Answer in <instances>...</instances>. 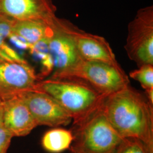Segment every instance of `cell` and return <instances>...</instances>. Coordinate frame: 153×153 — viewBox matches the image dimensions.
<instances>
[{
	"label": "cell",
	"mask_w": 153,
	"mask_h": 153,
	"mask_svg": "<svg viewBox=\"0 0 153 153\" xmlns=\"http://www.w3.org/2000/svg\"><path fill=\"white\" fill-rule=\"evenodd\" d=\"M102 107L121 137L138 139L153 152V105L145 93L129 85L106 96Z\"/></svg>",
	"instance_id": "obj_1"
},
{
	"label": "cell",
	"mask_w": 153,
	"mask_h": 153,
	"mask_svg": "<svg viewBox=\"0 0 153 153\" xmlns=\"http://www.w3.org/2000/svg\"><path fill=\"white\" fill-rule=\"evenodd\" d=\"M35 90L48 94L71 115L73 123L85 118L103 102L106 96L88 83L73 78L40 80Z\"/></svg>",
	"instance_id": "obj_2"
},
{
	"label": "cell",
	"mask_w": 153,
	"mask_h": 153,
	"mask_svg": "<svg viewBox=\"0 0 153 153\" xmlns=\"http://www.w3.org/2000/svg\"><path fill=\"white\" fill-rule=\"evenodd\" d=\"M70 130L73 153H116L124 140L109 123L102 104L83 119L73 123Z\"/></svg>",
	"instance_id": "obj_3"
},
{
	"label": "cell",
	"mask_w": 153,
	"mask_h": 153,
	"mask_svg": "<svg viewBox=\"0 0 153 153\" xmlns=\"http://www.w3.org/2000/svg\"><path fill=\"white\" fill-rule=\"evenodd\" d=\"M51 34L47 42L55 71L52 78H68L83 59L76 42L78 28L69 21L56 16L51 23Z\"/></svg>",
	"instance_id": "obj_4"
},
{
	"label": "cell",
	"mask_w": 153,
	"mask_h": 153,
	"mask_svg": "<svg viewBox=\"0 0 153 153\" xmlns=\"http://www.w3.org/2000/svg\"><path fill=\"white\" fill-rule=\"evenodd\" d=\"M124 48L138 68L153 65V6L139 9L129 23Z\"/></svg>",
	"instance_id": "obj_5"
},
{
	"label": "cell",
	"mask_w": 153,
	"mask_h": 153,
	"mask_svg": "<svg viewBox=\"0 0 153 153\" xmlns=\"http://www.w3.org/2000/svg\"><path fill=\"white\" fill-rule=\"evenodd\" d=\"M68 78L82 80L108 95L128 86L130 81L120 65L97 61H82Z\"/></svg>",
	"instance_id": "obj_6"
},
{
	"label": "cell",
	"mask_w": 153,
	"mask_h": 153,
	"mask_svg": "<svg viewBox=\"0 0 153 153\" xmlns=\"http://www.w3.org/2000/svg\"><path fill=\"white\" fill-rule=\"evenodd\" d=\"M40 81L35 70L22 58L12 59L0 55V100L35 90Z\"/></svg>",
	"instance_id": "obj_7"
},
{
	"label": "cell",
	"mask_w": 153,
	"mask_h": 153,
	"mask_svg": "<svg viewBox=\"0 0 153 153\" xmlns=\"http://www.w3.org/2000/svg\"><path fill=\"white\" fill-rule=\"evenodd\" d=\"M26 105L37 126L57 127L72 121L69 115L55 99L39 90H31L17 95Z\"/></svg>",
	"instance_id": "obj_8"
},
{
	"label": "cell",
	"mask_w": 153,
	"mask_h": 153,
	"mask_svg": "<svg viewBox=\"0 0 153 153\" xmlns=\"http://www.w3.org/2000/svg\"><path fill=\"white\" fill-rule=\"evenodd\" d=\"M1 13L19 20L38 19L48 23L56 16L53 0H0Z\"/></svg>",
	"instance_id": "obj_9"
},
{
	"label": "cell",
	"mask_w": 153,
	"mask_h": 153,
	"mask_svg": "<svg viewBox=\"0 0 153 153\" xmlns=\"http://www.w3.org/2000/svg\"><path fill=\"white\" fill-rule=\"evenodd\" d=\"M2 102V126L13 137L26 136L38 126L27 107L18 97Z\"/></svg>",
	"instance_id": "obj_10"
},
{
	"label": "cell",
	"mask_w": 153,
	"mask_h": 153,
	"mask_svg": "<svg viewBox=\"0 0 153 153\" xmlns=\"http://www.w3.org/2000/svg\"><path fill=\"white\" fill-rule=\"evenodd\" d=\"M51 23L38 19L15 20L9 38L16 39L32 52L36 48L47 45L52 31Z\"/></svg>",
	"instance_id": "obj_11"
},
{
	"label": "cell",
	"mask_w": 153,
	"mask_h": 153,
	"mask_svg": "<svg viewBox=\"0 0 153 153\" xmlns=\"http://www.w3.org/2000/svg\"><path fill=\"white\" fill-rule=\"evenodd\" d=\"M76 42L79 53L84 60L120 65L109 43L103 37L86 33L79 28L76 33Z\"/></svg>",
	"instance_id": "obj_12"
},
{
	"label": "cell",
	"mask_w": 153,
	"mask_h": 153,
	"mask_svg": "<svg viewBox=\"0 0 153 153\" xmlns=\"http://www.w3.org/2000/svg\"><path fill=\"white\" fill-rule=\"evenodd\" d=\"M71 130L57 128L47 131L42 139L44 150L51 153H59L69 149L73 141Z\"/></svg>",
	"instance_id": "obj_13"
},
{
	"label": "cell",
	"mask_w": 153,
	"mask_h": 153,
	"mask_svg": "<svg viewBox=\"0 0 153 153\" xmlns=\"http://www.w3.org/2000/svg\"><path fill=\"white\" fill-rule=\"evenodd\" d=\"M129 76L139 82L146 90L153 88V65H144L129 73Z\"/></svg>",
	"instance_id": "obj_14"
},
{
	"label": "cell",
	"mask_w": 153,
	"mask_h": 153,
	"mask_svg": "<svg viewBox=\"0 0 153 153\" xmlns=\"http://www.w3.org/2000/svg\"><path fill=\"white\" fill-rule=\"evenodd\" d=\"M116 153H153V152L141 140L126 138Z\"/></svg>",
	"instance_id": "obj_15"
},
{
	"label": "cell",
	"mask_w": 153,
	"mask_h": 153,
	"mask_svg": "<svg viewBox=\"0 0 153 153\" xmlns=\"http://www.w3.org/2000/svg\"><path fill=\"white\" fill-rule=\"evenodd\" d=\"M14 19L0 14V49L4 46L6 39L9 38Z\"/></svg>",
	"instance_id": "obj_16"
},
{
	"label": "cell",
	"mask_w": 153,
	"mask_h": 153,
	"mask_svg": "<svg viewBox=\"0 0 153 153\" xmlns=\"http://www.w3.org/2000/svg\"><path fill=\"white\" fill-rule=\"evenodd\" d=\"M13 137V135L2 124L0 126V153H7Z\"/></svg>",
	"instance_id": "obj_17"
},
{
	"label": "cell",
	"mask_w": 153,
	"mask_h": 153,
	"mask_svg": "<svg viewBox=\"0 0 153 153\" xmlns=\"http://www.w3.org/2000/svg\"><path fill=\"white\" fill-rule=\"evenodd\" d=\"M144 93L149 102L153 105V88L146 90Z\"/></svg>",
	"instance_id": "obj_18"
},
{
	"label": "cell",
	"mask_w": 153,
	"mask_h": 153,
	"mask_svg": "<svg viewBox=\"0 0 153 153\" xmlns=\"http://www.w3.org/2000/svg\"><path fill=\"white\" fill-rule=\"evenodd\" d=\"M2 112H3V105L2 102L0 100V126L2 124Z\"/></svg>",
	"instance_id": "obj_19"
},
{
	"label": "cell",
	"mask_w": 153,
	"mask_h": 153,
	"mask_svg": "<svg viewBox=\"0 0 153 153\" xmlns=\"http://www.w3.org/2000/svg\"><path fill=\"white\" fill-rule=\"evenodd\" d=\"M71 153H73V152H71Z\"/></svg>",
	"instance_id": "obj_20"
},
{
	"label": "cell",
	"mask_w": 153,
	"mask_h": 153,
	"mask_svg": "<svg viewBox=\"0 0 153 153\" xmlns=\"http://www.w3.org/2000/svg\"><path fill=\"white\" fill-rule=\"evenodd\" d=\"M0 14H1V11H0Z\"/></svg>",
	"instance_id": "obj_21"
}]
</instances>
